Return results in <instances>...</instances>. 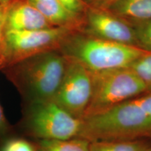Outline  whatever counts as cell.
Returning a JSON list of instances; mask_svg holds the SVG:
<instances>
[{
    "label": "cell",
    "mask_w": 151,
    "mask_h": 151,
    "mask_svg": "<svg viewBox=\"0 0 151 151\" xmlns=\"http://www.w3.org/2000/svg\"><path fill=\"white\" fill-rule=\"evenodd\" d=\"M90 3H92V4H95V6L97 7L99 5H101L103 2H104L106 0H88Z\"/></svg>",
    "instance_id": "44dd1931"
},
{
    "label": "cell",
    "mask_w": 151,
    "mask_h": 151,
    "mask_svg": "<svg viewBox=\"0 0 151 151\" xmlns=\"http://www.w3.org/2000/svg\"><path fill=\"white\" fill-rule=\"evenodd\" d=\"M11 0H0V4H4V3H7V2H9V1H11Z\"/></svg>",
    "instance_id": "7402d4cb"
},
{
    "label": "cell",
    "mask_w": 151,
    "mask_h": 151,
    "mask_svg": "<svg viewBox=\"0 0 151 151\" xmlns=\"http://www.w3.org/2000/svg\"><path fill=\"white\" fill-rule=\"evenodd\" d=\"M144 151H151V146H149L148 148L146 149Z\"/></svg>",
    "instance_id": "603a6c76"
},
{
    "label": "cell",
    "mask_w": 151,
    "mask_h": 151,
    "mask_svg": "<svg viewBox=\"0 0 151 151\" xmlns=\"http://www.w3.org/2000/svg\"><path fill=\"white\" fill-rule=\"evenodd\" d=\"M54 27L73 29L80 23V15L71 12L59 0H27Z\"/></svg>",
    "instance_id": "8fae6325"
},
{
    "label": "cell",
    "mask_w": 151,
    "mask_h": 151,
    "mask_svg": "<svg viewBox=\"0 0 151 151\" xmlns=\"http://www.w3.org/2000/svg\"><path fill=\"white\" fill-rule=\"evenodd\" d=\"M149 147L142 139L90 142V151H144Z\"/></svg>",
    "instance_id": "4fadbf2b"
},
{
    "label": "cell",
    "mask_w": 151,
    "mask_h": 151,
    "mask_svg": "<svg viewBox=\"0 0 151 151\" xmlns=\"http://www.w3.org/2000/svg\"><path fill=\"white\" fill-rule=\"evenodd\" d=\"M83 33L104 40L137 46L132 24L98 7L90 6L86 11Z\"/></svg>",
    "instance_id": "ba28073f"
},
{
    "label": "cell",
    "mask_w": 151,
    "mask_h": 151,
    "mask_svg": "<svg viewBox=\"0 0 151 151\" xmlns=\"http://www.w3.org/2000/svg\"><path fill=\"white\" fill-rule=\"evenodd\" d=\"M37 151H90V141L80 137L65 140H34Z\"/></svg>",
    "instance_id": "7c38bea8"
},
{
    "label": "cell",
    "mask_w": 151,
    "mask_h": 151,
    "mask_svg": "<svg viewBox=\"0 0 151 151\" xmlns=\"http://www.w3.org/2000/svg\"><path fill=\"white\" fill-rule=\"evenodd\" d=\"M137 98L143 110L151 119V92H146Z\"/></svg>",
    "instance_id": "ffe728a7"
},
{
    "label": "cell",
    "mask_w": 151,
    "mask_h": 151,
    "mask_svg": "<svg viewBox=\"0 0 151 151\" xmlns=\"http://www.w3.org/2000/svg\"><path fill=\"white\" fill-rule=\"evenodd\" d=\"M27 0H12L6 19V31H31L53 27Z\"/></svg>",
    "instance_id": "9c48e42d"
},
{
    "label": "cell",
    "mask_w": 151,
    "mask_h": 151,
    "mask_svg": "<svg viewBox=\"0 0 151 151\" xmlns=\"http://www.w3.org/2000/svg\"><path fill=\"white\" fill-rule=\"evenodd\" d=\"M66 8L76 14L81 15L85 10L83 0H59Z\"/></svg>",
    "instance_id": "d6986e66"
},
{
    "label": "cell",
    "mask_w": 151,
    "mask_h": 151,
    "mask_svg": "<svg viewBox=\"0 0 151 151\" xmlns=\"http://www.w3.org/2000/svg\"><path fill=\"white\" fill-rule=\"evenodd\" d=\"M97 7L129 23L151 19V0H106Z\"/></svg>",
    "instance_id": "30bf717a"
},
{
    "label": "cell",
    "mask_w": 151,
    "mask_h": 151,
    "mask_svg": "<svg viewBox=\"0 0 151 151\" xmlns=\"http://www.w3.org/2000/svg\"><path fill=\"white\" fill-rule=\"evenodd\" d=\"M130 24L134 30L137 46L151 52V19Z\"/></svg>",
    "instance_id": "2e32d148"
},
{
    "label": "cell",
    "mask_w": 151,
    "mask_h": 151,
    "mask_svg": "<svg viewBox=\"0 0 151 151\" xmlns=\"http://www.w3.org/2000/svg\"><path fill=\"white\" fill-rule=\"evenodd\" d=\"M129 68L143 81L147 88V92H151V52L136 60Z\"/></svg>",
    "instance_id": "9a60e30c"
},
{
    "label": "cell",
    "mask_w": 151,
    "mask_h": 151,
    "mask_svg": "<svg viewBox=\"0 0 151 151\" xmlns=\"http://www.w3.org/2000/svg\"><path fill=\"white\" fill-rule=\"evenodd\" d=\"M151 134V119L137 97L81 119L78 137L90 142L141 139Z\"/></svg>",
    "instance_id": "7a4b0ae2"
},
{
    "label": "cell",
    "mask_w": 151,
    "mask_h": 151,
    "mask_svg": "<svg viewBox=\"0 0 151 151\" xmlns=\"http://www.w3.org/2000/svg\"><path fill=\"white\" fill-rule=\"evenodd\" d=\"M73 29L63 27L31 31H6L0 72L4 68L41 52L59 50L62 41Z\"/></svg>",
    "instance_id": "8992f818"
},
{
    "label": "cell",
    "mask_w": 151,
    "mask_h": 151,
    "mask_svg": "<svg viewBox=\"0 0 151 151\" xmlns=\"http://www.w3.org/2000/svg\"><path fill=\"white\" fill-rule=\"evenodd\" d=\"M11 1L0 4V59H1V55H2L4 45L5 35L6 32V19L7 11H8Z\"/></svg>",
    "instance_id": "e0dca14e"
},
{
    "label": "cell",
    "mask_w": 151,
    "mask_h": 151,
    "mask_svg": "<svg viewBox=\"0 0 151 151\" xmlns=\"http://www.w3.org/2000/svg\"><path fill=\"white\" fill-rule=\"evenodd\" d=\"M67 63L60 50H52L17 62L1 72L14 85L22 103L29 104L54 99Z\"/></svg>",
    "instance_id": "6da1fadb"
},
{
    "label": "cell",
    "mask_w": 151,
    "mask_h": 151,
    "mask_svg": "<svg viewBox=\"0 0 151 151\" xmlns=\"http://www.w3.org/2000/svg\"><path fill=\"white\" fill-rule=\"evenodd\" d=\"M0 151H37L34 141L27 138L14 134L9 136L0 143Z\"/></svg>",
    "instance_id": "5bb4252c"
},
{
    "label": "cell",
    "mask_w": 151,
    "mask_h": 151,
    "mask_svg": "<svg viewBox=\"0 0 151 151\" xmlns=\"http://www.w3.org/2000/svg\"><path fill=\"white\" fill-rule=\"evenodd\" d=\"M16 134L32 140H65L78 137L81 119L52 100L23 104Z\"/></svg>",
    "instance_id": "277c9868"
},
{
    "label": "cell",
    "mask_w": 151,
    "mask_h": 151,
    "mask_svg": "<svg viewBox=\"0 0 151 151\" xmlns=\"http://www.w3.org/2000/svg\"><path fill=\"white\" fill-rule=\"evenodd\" d=\"M91 73V98L83 118L147 92L143 81L129 67Z\"/></svg>",
    "instance_id": "5b68a950"
},
{
    "label": "cell",
    "mask_w": 151,
    "mask_h": 151,
    "mask_svg": "<svg viewBox=\"0 0 151 151\" xmlns=\"http://www.w3.org/2000/svg\"><path fill=\"white\" fill-rule=\"evenodd\" d=\"M67 59L65 73L53 100L72 116L82 119L91 98L92 73L79 62Z\"/></svg>",
    "instance_id": "52a82bcc"
},
{
    "label": "cell",
    "mask_w": 151,
    "mask_h": 151,
    "mask_svg": "<svg viewBox=\"0 0 151 151\" xmlns=\"http://www.w3.org/2000/svg\"><path fill=\"white\" fill-rule=\"evenodd\" d=\"M59 50L66 58L79 62L91 73L129 67L148 52L137 46L73 32L64 39Z\"/></svg>",
    "instance_id": "3957f363"
},
{
    "label": "cell",
    "mask_w": 151,
    "mask_h": 151,
    "mask_svg": "<svg viewBox=\"0 0 151 151\" xmlns=\"http://www.w3.org/2000/svg\"><path fill=\"white\" fill-rule=\"evenodd\" d=\"M16 133L14 126L11 125L6 117L4 110L0 104V143L9 136Z\"/></svg>",
    "instance_id": "ac0fdd59"
}]
</instances>
